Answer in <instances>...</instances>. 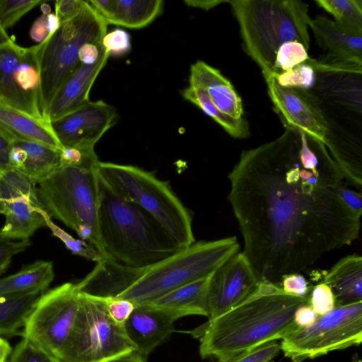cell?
<instances>
[{"label": "cell", "mask_w": 362, "mask_h": 362, "mask_svg": "<svg viewBox=\"0 0 362 362\" xmlns=\"http://www.w3.org/2000/svg\"><path fill=\"white\" fill-rule=\"evenodd\" d=\"M356 362H361V361H356Z\"/></svg>", "instance_id": "54"}, {"label": "cell", "mask_w": 362, "mask_h": 362, "mask_svg": "<svg viewBox=\"0 0 362 362\" xmlns=\"http://www.w3.org/2000/svg\"><path fill=\"white\" fill-rule=\"evenodd\" d=\"M109 55L104 47L98 61L91 65L81 64L65 81L52 99L47 113V121L59 119L89 102L90 88Z\"/></svg>", "instance_id": "17"}, {"label": "cell", "mask_w": 362, "mask_h": 362, "mask_svg": "<svg viewBox=\"0 0 362 362\" xmlns=\"http://www.w3.org/2000/svg\"><path fill=\"white\" fill-rule=\"evenodd\" d=\"M182 97L199 107L211 117L232 137L246 138L250 135L249 125L244 118L235 119L220 111L202 87L189 84L181 91Z\"/></svg>", "instance_id": "28"}, {"label": "cell", "mask_w": 362, "mask_h": 362, "mask_svg": "<svg viewBox=\"0 0 362 362\" xmlns=\"http://www.w3.org/2000/svg\"><path fill=\"white\" fill-rule=\"evenodd\" d=\"M99 162L94 148L63 146L60 151V165L95 168Z\"/></svg>", "instance_id": "36"}, {"label": "cell", "mask_w": 362, "mask_h": 362, "mask_svg": "<svg viewBox=\"0 0 362 362\" xmlns=\"http://www.w3.org/2000/svg\"><path fill=\"white\" fill-rule=\"evenodd\" d=\"M21 196H37L36 184L16 170H0V214L10 200Z\"/></svg>", "instance_id": "31"}, {"label": "cell", "mask_w": 362, "mask_h": 362, "mask_svg": "<svg viewBox=\"0 0 362 362\" xmlns=\"http://www.w3.org/2000/svg\"><path fill=\"white\" fill-rule=\"evenodd\" d=\"M98 189V230L104 258L146 269L182 249L151 215L118 196L99 175Z\"/></svg>", "instance_id": "3"}, {"label": "cell", "mask_w": 362, "mask_h": 362, "mask_svg": "<svg viewBox=\"0 0 362 362\" xmlns=\"http://www.w3.org/2000/svg\"><path fill=\"white\" fill-rule=\"evenodd\" d=\"M41 208L38 196H21L10 200L6 206V220L0 236L7 240L29 239L38 228L46 226Z\"/></svg>", "instance_id": "23"}, {"label": "cell", "mask_w": 362, "mask_h": 362, "mask_svg": "<svg viewBox=\"0 0 362 362\" xmlns=\"http://www.w3.org/2000/svg\"><path fill=\"white\" fill-rule=\"evenodd\" d=\"M11 351L8 342L0 336V362H7Z\"/></svg>", "instance_id": "52"}, {"label": "cell", "mask_w": 362, "mask_h": 362, "mask_svg": "<svg viewBox=\"0 0 362 362\" xmlns=\"http://www.w3.org/2000/svg\"><path fill=\"white\" fill-rule=\"evenodd\" d=\"M102 45L109 57L123 56L131 49L130 36L125 30L116 28L105 35Z\"/></svg>", "instance_id": "40"}, {"label": "cell", "mask_w": 362, "mask_h": 362, "mask_svg": "<svg viewBox=\"0 0 362 362\" xmlns=\"http://www.w3.org/2000/svg\"><path fill=\"white\" fill-rule=\"evenodd\" d=\"M311 28L318 45L344 69L361 71L362 35L349 32L323 16L311 18Z\"/></svg>", "instance_id": "16"}, {"label": "cell", "mask_w": 362, "mask_h": 362, "mask_svg": "<svg viewBox=\"0 0 362 362\" xmlns=\"http://www.w3.org/2000/svg\"><path fill=\"white\" fill-rule=\"evenodd\" d=\"M11 139L0 130V170L9 169L8 151Z\"/></svg>", "instance_id": "49"}, {"label": "cell", "mask_w": 362, "mask_h": 362, "mask_svg": "<svg viewBox=\"0 0 362 362\" xmlns=\"http://www.w3.org/2000/svg\"><path fill=\"white\" fill-rule=\"evenodd\" d=\"M81 281L76 284L83 294L103 299L115 298L134 284L148 269L131 268L103 258Z\"/></svg>", "instance_id": "18"}, {"label": "cell", "mask_w": 362, "mask_h": 362, "mask_svg": "<svg viewBox=\"0 0 362 362\" xmlns=\"http://www.w3.org/2000/svg\"><path fill=\"white\" fill-rule=\"evenodd\" d=\"M103 49L102 43H85L78 50V57L80 62L86 65L93 64L99 59Z\"/></svg>", "instance_id": "47"}, {"label": "cell", "mask_w": 362, "mask_h": 362, "mask_svg": "<svg viewBox=\"0 0 362 362\" xmlns=\"http://www.w3.org/2000/svg\"><path fill=\"white\" fill-rule=\"evenodd\" d=\"M259 282L245 255L235 254L210 276L206 296L209 320L240 304L255 291Z\"/></svg>", "instance_id": "14"}, {"label": "cell", "mask_w": 362, "mask_h": 362, "mask_svg": "<svg viewBox=\"0 0 362 362\" xmlns=\"http://www.w3.org/2000/svg\"><path fill=\"white\" fill-rule=\"evenodd\" d=\"M107 362H146V357L137 351H134Z\"/></svg>", "instance_id": "51"}, {"label": "cell", "mask_w": 362, "mask_h": 362, "mask_svg": "<svg viewBox=\"0 0 362 362\" xmlns=\"http://www.w3.org/2000/svg\"><path fill=\"white\" fill-rule=\"evenodd\" d=\"M281 342V350L291 362H302L362 341V300L337 306L319 316L310 326L296 327Z\"/></svg>", "instance_id": "10"}, {"label": "cell", "mask_w": 362, "mask_h": 362, "mask_svg": "<svg viewBox=\"0 0 362 362\" xmlns=\"http://www.w3.org/2000/svg\"><path fill=\"white\" fill-rule=\"evenodd\" d=\"M54 276L53 264L39 260L23 266L17 273L0 279V298L43 291Z\"/></svg>", "instance_id": "26"}, {"label": "cell", "mask_w": 362, "mask_h": 362, "mask_svg": "<svg viewBox=\"0 0 362 362\" xmlns=\"http://www.w3.org/2000/svg\"><path fill=\"white\" fill-rule=\"evenodd\" d=\"M97 171L118 196L151 215L181 248L195 242L190 214L168 182L129 165L99 161Z\"/></svg>", "instance_id": "6"}, {"label": "cell", "mask_w": 362, "mask_h": 362, "mask_svg": "<svg viewBox=\"0 0 362 362\" xmlns=\"http://www.w3.org/2000/svg\"><path fill=\"white\" fill-rule=\"evenodd\" d=\"M12 141L26 153L25 161L19 170L34 183L47 178L60 165V151L33 141L15 138Z\"/></svg>", "instance_id": "27"}, {"label": "cell", "mask_w": 362, "mask_h": 362, "mask_svg": "<svg viewBox=\"0 0 362 362\" xmlns=\"http://www.w3.org/2000/svg\"><path fill=\"white\" fill-rule=\"evenodd\" d=\"M79 308V292L74 284L65 283L42 293L25 321L23 338L55 362H64Z\"/></svg>", "instance_id": "9"}, {"label": "cell", "mask_w": 362, "mask_h": 362, "mask_svg": "<svg viewBox=\"0 0 362 362\" xmlns=\"http://www.w3.org/2000/svg\"><path fill=\"white\" fill-rule=\"evenodd\" d=\"M190 6L199 7L206 11L214 8L223 3H229L230 0H204V1H185Z\"/></svg>", "instance_id": "50"}, {"label": "cell", "mask_w": 362, "mask_h": 362, "mask_svg": "<svg viewBox=\"0 0 362 362\" xmlns=\"http://www.w3.org/2000/svg\"><path fill=\"white\" fill-rule=\"evenodd\" d=\"M189 84L203 88L223 113L235 119L243 118L242 100L232 83L219 70L203 61H197L191 65Z\"/></svg>", "instance_id": "21"}, {"label": "cell", "mask_w": 362, "mask_h": 362, "mask_svg": "<svg viewBox=\"0 0 362 362\" xmlns=\"http://www.w3.org/2000/svg\"><path fill=\"white\" fill-rule=\"evenodd\" d=\"M8 362H55L33 343L23 338L11 351Z\"/></svg>", "instance_id": "37"}, {"label": "cell", "mask_w": 362, "mask_h": 362, "mask_svg": "<svg viewBox=\"0 0 362 362\" xmlns=\"http://www.w3.org/2000/svg\"><path fill=\"white\" fill-rule=\"evenodd\" d=\"M87 1L58 0L55 1V15L60 25L78 16L87 5Z\"/></svg>", "instance_id": "44"}, {"label": "cell", "mask_w": 362, "mask_h": 362, "mask_svg": "<svg viewBox=\"0 0 362 362\" xmlns=\"http://www.w3.org/2000/svg\"><path fill=\"white\" fill-rule=\"evenodd\" d=\"M310 59L308 50L301 43L296 41L284 42L279 46L276 52L269 76L275 77L279 74Z\"/></svg>", "instance_id": "33"}, {"label": "cell", "mask_w": 362, "mask_h": 362, "mask_svg": "<svg viewBox=\"0 0 362 362\" xmlns=\"http://www.w3.org/2000/svg\"><path fill=\"white\" fill-rule=\"evenodd\" d=\"M310 60L298 64L274 78L281 86L308 90L314 86L316 79V71Z\"/></svg>", "instance_id": "34"}, {"label": "cell", "mask_w": 362, "mask_h": 362, "mask_svg": "<svg viewBox=\"0 0 362 362\" xmlns=\"http://www.w3.org/2000/svg\"><path fill=\"white\" fill-rule=\"evenodd\" d=\"M59 26L60 23L55 13H50V9H45L43 14L33 22L30 30V37L40 44L53 35Z\"/></svg>", "instance_id": "38"}, {"label": "cell", "mask_w": 362, "mask_h": 362, "mask_svg": "<svg viewBox=\"0 0 362 362\" xmlns=\"http://www.w3.org/2000/svg\"><path fill=\"white\" fill-rule=\"evenodd\" d=\"M88 2L107 25L133 29L150 24L163 8L162 0H91Z\"/></svg>", "instance_id": "20"}, {"label": "cell", "mask_w": 362, "mask_h": 362, "mask_svg": "<svg viewBox=\"0 0 362 362\" xmlns=\"http://www.w3.org/2000/svg\"><path fill=\"white\" fill-rule=\"evenodd\" d=\"M228 179L243 253L259 281L300 273L358 236L361 218L337 192L340 170L325 146L303 132L286 128L243 151Z\"/></svg>", "instance_id": "1"}, {"label": "cell", "mask_w": 362, "mask_h": 362, "mask_svg": "<svg viewBox=\"0 0 362 362\" xmlns=\"http://www.w3.org/2000/svg\"><path fill=\"white\" fill-rule=\"evenodd\" d=\"M281 281L284 291L298 296H308L310 288L305 277L299 273L285 275Z\"/></svg>", "instance_id": "45"}, {"label": "cell", "mask_w": 362, "mask_h": 362, "mask_svg": "<svg viewBox=\"0 0 362 362\" xmlns=\"http://www.w3.org/2000/svg\"><path fill=\"white\" fill-rule=\"evenodd\" d=\"M264 79L268 95L286 128L327 146L328 122L316 98L307 90L281 86L274 77Z\"/></svg>", "instance_id": "13"}, {"label": "cell", "mask_w": 362, "mask_h": 362, "mask_svg": "<svg viewBox=\"0 0 362 362\" xmlns=\"http://www.w3.org/2000/svg\"><path fill=\"white\" fill-rule=\"evenodd\" d=\"M246 53L269 76L276 52L286 42L296 41L308 51L311 18L308 5L297 0H230Z\"/></svg>", "instance_id": "4"}, {"label": "cell", "mask_w": 362, "mask_h": 362, "mask_svg": "<svg viewBox=\"0 0 362 362\" xmlns=\"http://www.w3.org/2000/svg\"><path fill=\"white\" fill-rule=\"evenodd\" d=\"M337 192L345 206L358 218H361L362 214V197L359 192L351 189L341 185Z\"/></svg>", "instance_id": "46"}, {"label": "cell", "mask_w": 362, "mask_h": 362, "mask_svg": "<svg viewBox=\"0 0 362 362\" xmlns=\"http://www.w3.org/2000/svg\"><path fill=\"white\" fill-rule=\"evenodd\" d=\"M309 303L319 316L327 314L336 307L335 298L331 288L323 282L312 289Z\"/></svg>", "instance_id": "39"}, {"label": "cell", "mask_w": 362, "mask_h": 362, "mask_svg": "<svg viewBox=\"0 0 362 362\" xmlns=\"http://www.w3.org/2000/svg\"><path fill=\"white\" fill-rule=\"evenodd\" d=\"M40 212L45 219L46 226L50 229L52 235L61 240L71 253L95 262L103 259L98 250L90 244L83 240L74 238L56 225L44 208H41Z\"/></svg>", "instance_id": "32"}, {"label": "cell", "mask_w": 362, "mask_h": 362, "mask_svg": "<svg viewBox=\"0 0 362 362\" xmlns=\"http://www.w3.org/2000/svg\"><path fill=\"white\" fill-rule=\"evenodd\" d=\"M38 184L39 200L50 216L75 232L81 225H86L98 235L97 167L85 168L60 165Z\"/></svg>", "instance_id": "8"}, {"label": "cell", "mask_w": 362, "mask_h": 362, "mask_svg": "<svg viewBox=\"0 0 362 362\" xmlns=\"http://www.w3.org/2000/svg\"><path fill=\"white\" fill-rule=\"evenodd\" d=\"M309 296L288 293L268 281L226 313L209 320L200 335L199 354L218 362L233 359L269 341L283 339L298 326L294 315Z\"/></svg>", "instance_id": "2"}, {"label": "cell", "mask_w": 362, "mask_h": 362, "mask_svg": "<svg viewBox=\"0 0 362 362\" xmlns=\"http://www.w3.org/2000/svg\"><path fill=\"white\" fill-rule=\"evenodd\" d=\"M30 245L29 239L11 241L0 236V276L6 271L13 257Z\"/></svg>", "instance_id": "42"}, {"label": "cell", "mask_w": 362, "mask_h": 362, "mask_svg": "<svg viewBox=\"0 0 362 362\" xmlns=\"http://www.w3.org/2000/svg\"><path fill=\"white\" fill-rule=\"evenodd\" d=\"M107 300V308L110 317L118 325H124L132 313L135 305L129 300L115 298Z\"/></svg>", "instance_id": "43"}, {"label": "cell", "mask_w": 362, "mask_h": 362, "mask_svg": "<svg viewBox=\"0 0 362 362\" xmlns=\"http://www.w3.org/2000/svg\"><path fill=\"white\" fill-rule=\"evenodd\" d=\"M42 1L39 0H0V25L6 30Z\"/></svg>", "instance_id": "35"}, {"label": "cell", "mask_w": 362, "mask_h": 362, "mask_svg": "<svg viewBox=\"0 0 362 362\" xmlns=\"http://www.w3.org/2000/svg\"><path fill=\"white\" fill-rule=\"evenodd\" d=\"M280 351V344L272 341L264 344L230 362H269L277 356Z\"/></svg>", "instance_id": "41"}, {"label": "cell", "mask_w": 362, "mask_h": 362, "mask_svg": "<svg viewBox=\"0 0 362 362\" xmlns=\"http://www.w3.org/2000/svg\"><path fill=\"white\" fill-rule=\"evenodd\" d=\"M211 275L175 288L144 305L160 310L175 321L190 315L208 317L206 296Z\"/></svg>", "instance_id": "22"}, {"label": "cell", "mask_w": 362, "mask_h": 362, "mask_svg": "<svg viewBox=\"0 0 362 362\" xmlns=\"http://www.w3.org/2000/svg\"><path fill=\"white\" fill-rule=\"evenodd\" d=\"M0 130L11 140L18 138L41 143L59 151L62 148L50 123L35 120L1 102Z\"/></svg>", "instance_id": "25"}, {"label": "cell", "mask_w": 362, "mask_h": 362, "mask_svg": "<svg viewBox=\"0 0 362 362\" xmlns=\"http://www.w3.org/2000/svg\"><path fill=\"white\" fill-rule=\"evenodd\" d=\"M315 3L331 13L343 28L362 35L361 0H316Z\"/></svg>", "instance_id": "30"}, {"label": "cell", "mask_w": 362, "mask_h": 362, "mask_svg": "<svg viewBox=\"0 0 362 362\" xmlns=\"http://www.w3.org/2000/svg\"><path fill=\"white\" fill-rule=\"evenodd\" d=\"M115 108L102 101L88 102L76 110L50 122V126L63 146L94 148L95 144L115 123Z\"/></svg>", "instance_id": "15"}, {"label": "cell", "mask_w": 362, "mask_h": 362, "mask_svg": "<svg viewBox=\"0 0 362 362\" xmlns=\"http://www.w3.org/2000/svg\"><path fill=\"white\" fill-rule=\"evenodd\" d=\"M235 237L199 241L156 264L117 297L135 305L149 303L173 290L207 277L238 253Z\"/></svg>", "instance_id": "5"}, {"label": "cell", "mask_w": 362, "mask_h": 362, "mask_svg": "<svg viewBox=\"0 0 362 362\" xmlns=\"http://www.w3.org/2000/svg\"><path fill=\"white\" fill-rule=\"evenodd\" d=\"M40 77L36 46L11 39L0 45V102L35 120L47 122L40 108Z\"/></svg>", "instance_id": "12"}, {"label": "cell", "mask_w": 362, "mask_h": 362, "mask_svg": "<svg viewBox=\"0 0 362 362\" xmlns=\"http://www.w3.org/2000/svg\"><path fill=\"white\" fill-rule=\"evenodd\" d=\"M322 282L331 288L336 307L362 300V257L352 255L341 259Z\"/></svg>", "instance_id": "24"}, {"label": "cell", "mask_w": 362, "mask_h": 362, "mask_svg": "<svg viewBox=\"0 0 362 362\" xmlns=\"http://www.w3.org/2000/svg\"><path fill=\"white\" fill-rule=\"evenodd\" d=\"M10 40L11 38L6 34V30H4L0 25V45L7 42Z\"/></svg>", "instance_id": "53"}, {"label": "cell", "mask_w": 362, "mask_h": 362, "mask_svg": "<svg viewBox=\"0 0 362 362\" xmlns=\"http://www.w3.org/2000/svg\"><path fill=\"white\" fill-rule=\"evenodd\" d=\"M41 292L0 298V336L13 335L23 328L25 321L35 305Z\"/></svg>", "instance_id": "29"}, {"label": "cell", "mask_w": 362, "mask_h": 362, "mask_svg": "<svg viewBox=\"0 0 362 362\" xmlns=\"http://www.w3.org/2000/svg\"><path fill=\"white\" fill-rule=\"evenodd\" d=\"M87 3L78 16L61 24L53 35L35 45L40 77V108L47 122L55 94L81 64L78 57L80 47L87 42L102 43L107 33V25Z\"/></svg>", "instance_id": "7"}, {"label": "cell", "mask_w": 362, "mask_h": 362, "mask_svg": "<svg viewBox=\"0 0 362 362\" xmlns=\"http://www.w3.org/2000/svg\"><path fill=\"white\" fill-rule=\"evenodd\" d=\"M174 322L160 310L146 305H137L124 328L136 351L146 357L172 334Z\"/></svg>", "instance_id": "19"}, {"label": "cell", "mask_w": 362, "mask_h": 362, "mask_svg": "<svg viewBox=\"0 0 362 362\" xmlns=\"http://www.w3.org/2000/svg\"><path fill=\"white\" fill-rule=\"evenodd\" d=\"M80 308L64 362H107L136 351L110 316L107 300L79 293Z\"/></svg>", "instance_id": "11"}, {"label": "cell", "mask_w": 362, "mask_h": 362, "mask_svg": "<svg viewBox=\"0 0 362 362\" xmlns=\"http://www.w3.org/2000/svg\"><path fill=\"white\" fill-rule=\"evenodd\" d=\"M319 315L313 310L310 304L300 306L294 315V322L298 327L310 326Z\"/></svg>", "instance_id": "48"}]
</instances>
